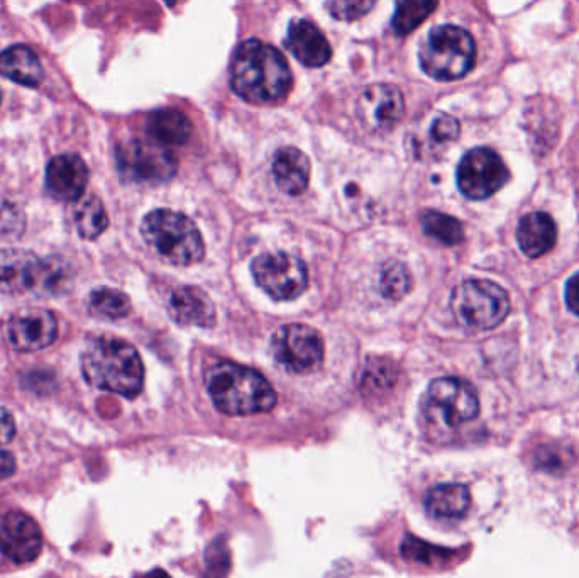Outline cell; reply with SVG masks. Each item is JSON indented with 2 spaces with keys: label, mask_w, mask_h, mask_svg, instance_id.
I'll return each instance as SVG.
<instances>
[{
  "label": "cell",
  "mask_w": 579,
  "mask_h": 578,
  "mask_svg": "<svg viewBox=\"0 0 579 578\" xmlns=\"http://www.w3.org/2000/svg\"><path fill=\"white\" fill-rule=\"evenodd\" d=\"M410 280L412 278H410L407 268L403 267L402 263H388L383 268V272H381V294L385 295L386 299L398 301L409 292L410 285H412Z\"/></svg>",
  "instance_id": "29"
},
{
  "label": "cell",
  "mask_w": 579,
  "mask_h": 578,
  "mask_svg": "<svg viewBox=\"0 0 579 578\" xmlns=\"http://www.w3.org/2000/svg\"><path fill=\"white\" fill-rule=\"evenodd\" d=\"M439 6V0H398L392 26L400 36L410 34L424 23Z\"/></svg>",
  "instance_id": "25"
},
{
  "label": "cell",
  "mask_w": 579,
  "mask_h": 578,
  "mask_svg": "<svg viewBox=\"0 0 579 578\" xmlns=\"http://www.w3.org/2000/svg\"><path fill=\"white\" fill-rule=\"evenodd\" d=\"M141 234L156 255L173 265L188 267L204 258L205 245L199 228L180 212L168 209L149 212L141 224Z\"/></svg>",
  "instance_id": "4"
},
{
  "label": "cell",
  "mask_w": 579,
  "mask_h": 578,
  "mask_svg": "<svg viewBox=\"0 0 579 578\" xmlns=\"http://www.w3.org/2000/svg\"><path fill=\"white\" fill-rule=\"evenodd\" d=\"M72 278V272L67 263L61 262L58 258L41 260L38 284H36L34 294L43 295V297L60 295L68 289V285L72 284Z\"/></svg>",
  "instance_id": "26"
},
{
  "label": "cell",
  "mask_w": 579,
  "mask_h": 578,
  "mask_svg": "<svg viewBox=\"0 0 579 578\" xmlns=\"http://www.w3.org/2000/svg\"><path fill=\"white\" fill-rule=\"evenodd\" d=\"M146 131L151 139L161 145L180 146L185 145L192 136V123L183 112L166 109L149 116Z\"/></svg>",
  "instance_id": "23"
},
{
  "label": "cell",
  "mask_w": 579,
  "mask_h": 578,
  "mask_svg": "<svg viewBox=\"0 0 579 578\" xmlns=\"http://www.w3.org/2000/svg\"><path fill=\"white\" fill-rule=\"evenodd\" d=\"M427 416L456 428L480 414V399L475 387L456 377L436 378L425 395Z\"/></svg>",
  "instance_id": "8"
},
{
  "label": "cell",
  "mask_w": 579,
  "mask_h": 578,
  "mask_svg": "<svg viewBox=\"0 0 579 578\" xmlns=\"http://www.w3.org/2000/svg\"><path fill=\"white\" fill-rule=\"evenodd\" d=\"M288 51L305 67H324L331 60L332 50L326 36L305 19H295L288 28Z\"/></svg>",
  "instance_id": "17"
},
{
  "label": "cell",
  "mask_w": 579,
  "mask_h": 578,
  "mask_svg": "<svg viewBox=\"0 0 579 578\" xmlns=\"http://www.w3.org/2000/svg\"><path fill=\"white\" fill-rule=\"evenodd\" d=\"M0 75L24 87H38L45 78V70L33 50L16 45L0 53Z\"/></svg>",
  "instance_id": "21"
},
{
  "label": "cell",
  "mask_w": 579,
  "mask_h": 578,
  "mask_svg": "<svg viewBox=\"0 0 579 578\" xmlns=\"http://www.w3.org/2000/svg\"><path fill=\"white\" fill-rule=\"evenodd\" d=\"M419 60L422 70L434 80H459L475 67V39L466 29L458 26H439L424 39Z\"/></svg>",
  "instance_id": "5"
},
{
  "label": "cell",
  "mask_w": 579,
  "mask_h": 578,
  "mask_svg": "<svg viewBox=\"0 0 579 578\" xmlns=\"http://www.w3.org/2000/svg\"><path fill=\"white\" fill-rule=\"evenodd\" d=\"M82 372L92 387L133 399L143 390L144 365L138 350L119 338L102 336L82 353Z\"/></svg>",
  "instance_id": "2"
},
{
  "label": "cell",
  "mask_w": 579,
  "mask_h": 578,
  "mask_svg": "<svg viewBox=\"0 0 579 578\" xmlns=\"http://www.w3.org/2000/svg\"><path fill=\"white\" fill-rule=\"evenodd\" d=\"M566 304L571 312L579 316V273L569 278L568 285H566Z\"/></svg>",
  "instance_id": "33"
},
{
  "label": "cell",
  "mask_w": 579,
  "mask_h": 578,
  "mask_svg": "<svg viewBox=\"0 0 579 578\" xmlns=\"http://www.w3.org/2000/svg\"><path fill=\"white\" fill-rule=\"evenodd\" d=\"M424 233L446 246L459 245L464 238L463 224L453 216L442 212L429 211L422 216Z\"/></svg>",
  "instance_id": "27"
},
{
  "label": "cell",
  "mask_w": 579,
  "mask_h": 578,
  "mask_svg": "<svg viewBox=\"0 0 579 578\" xmlns=\"http://www.w3.org/2000/svg\"><path fill=\"white\" fill-rule=\"evenodd\" d=\"M58 336V321L46 309L31 307L17 312L7 326V341L17 351L45 350Z\"/></svg>",
  "instance_id": "13"
},
{
  "label": "cell",
  "mask_w": 579,
  "mask_h": 578,
  "mask_svg": "<svg viewBox=\"0 0 579 578\" xmlns=\"http://www.w3.org/2000/svg\"><path fill=\"white\" fill-rule=\"evenodd\" d=\"M90 307L99 316L121 319L131 312V301L121 290L100 287L90 294Z\"/></svg>",
  "instance_id": "28"
},
{
  "label": "cell",
  "mask_w": 579,
  "mask_h": 578,
  "mask_svg": "<svg viewBox=\"0 0 579 578\" xmlns=\"http://www.w3.org/2000/svg\"><path fill=\"white\" fill-rule=\"evenodd\" d=\"M292 72L285 56L273 46L249 39L239 46L231 67L232 90L249 104L283 101L292 90Z\"/></svg>",
  "instance_id": "1"
},
{
  "label": "cell",
  "mask_w": 579,
  "mask_h": 578,
  "mask_svg": "<svg viewBox=\"0 0 579 578\" xmlns=\"http://www.w3.org/2000/svg\"><path fill=\"white\" fill-rule=\"evenodd\" d=\"M16 472V458L6 450H0V482L11 478Z\"/></svg>",
  "instance_id": "34"
},
{
  "label": "cell",
  "mask_w": 579,
  "mask_h": 578,
  "mask_svg": "<svg viewBox=\"0 0 579 578\" xmlns=\"http://www.w3.org/2000/svg\"><path fill=\"white\" fill-rule=\"evenodd\" d=\"M0 104H2V92H0Z\"/></svg>",
  "instance_id": "35"
},
{
  "label": "cell",
  "mask_w": 579,
  "mask_h": 578,
  "mask_svg": "<svg viewBox=\"0 0 579 578\" xmlns=\"http://www.w3.org/2000/svg\"><path fill=\"white\" fill-rule=\"evenodd\" d=\"M43 550V534L33 517L11 511L0 517V553L14 563H31Z\"/></svg>",
  "instance_id": "12"
},
{
  "label": "cell",
  "mask_w": 579,
  "mask_h": 578,
  "mask_svg": "<svg viewBox=\"0 0 579 578\" xmlns=\"http://www.w3.org/2000/svg\"><path fill=\"white\" fill-rule=\"evenodd\" d=\"M16 436V421L6 407L0 406V445H6Z\"/></svg>",
  "instance_id": "32"
},
{
  "label": "cell",
  "mask_w": 579,
  "mask_h": 578,
  "mask_svg": "<svg viewBox=\"0 0 579 578\" xmlns=\"http://www.w3.org/2000/svg\"><path fill=\"white\" fill-rule=\"evenodd\" d=\"M458 187L471 201H483L497 194L510 180V172L500 155L490 148L468 151L459 162Z\"/></svg>",
  "instance_id": "11"
},
{
  "label": "cell",
  "mask_w": 579,
  "mask_h": 578,
  "mask_svg": "<svg viewBox=\"0 0 579 578\" xmlns=\"http://www.w3.org/2000/svg\"><path fill=\"white\" fill-rule=\"evenodd\" d=\"M471 495L466 485H437L427 494L425 509L436 519H459L468 512Z\"/></svg>",
  "instance_id": "22"
},
{
  "label": "cell",
  "mask_w": 579,
  "mask_h": 578,
  "mask_svg": "<svg viewBox=\"0 0 579 578\" xmlns=\"http://www.w3.org/2000/svg\"><path fill=\"white\" fill-rule=\"evenodd\" d=\"M557 226L546 212H532L522 217L517 228L520 250L529 258L546 255L556 245Z\"/></svg>",
  "instance_id": "20"
},
{
  "label": "cell",
  "mask_w": 579,
  "mask_h": 578,
  "mask_svg": "<svg viewBox=\"0 0 579 578\" xmlns=\"http://www.w3.org/2000/svg\"><path fill=\"white\" fill-rule=\"evenodd\" d=\"M271 353L287 372H314L324 360V341L307 324H287L273 334Z\"/></svg>",
  "instance_id": "10"
},
{
  "label": "cell",
  "mask_w": 579,
  "mask_h": 578,
  "mask_svg": "<svg viewBox=\"0 0 579 578\" xmlns=\"http://www.w3.org/2000/svg\"><path fill=\"white\" fill-rule=\"evenodd\" d=\"M73 223L77 233L89 241L99 238L100 234L104 233L109 226V217L97 195H87L83 199L80 197V201L73 209Z\"/></svg>",
  "instance_id": "24"
},
{
  "label": "cell",
  "mask_w": 579,
  "mask_h": 578,
  "mask_svg": "<svg viewBox=\"0 0 579 578\" xmlns=\"http://www.w3.org/2000/svg\"><path fill=\"white\" fill-rule=\"evenodd\" d=\"M376 0H329V12L339 21H356L375 7Z\"/></svg>",
  "instance_id": "30"
},
{
  "label": "cell",
  "mask_w": 579,
  "mask_h": 578,
  "mask_svg": "<svg viewBox=\"0 0 579 578\" xmlns=\"http://www.w3.org/2000/svg\"><path fill=\"white\" fill-rule=\"evenodd\" d=\"M251 272L256 284L276 301H293L309 285L305 263L288 253H266L254 258Z\"/></svg>",
  "instance_id": "9"
},
{
  "label": "cell",
  "mask_w": 579,
  "mask_h": 578,
  "mask_svg": "<svg viewBox=\"0 0 579 578\" xmlns=\"http://www.w3.org/2000/svg\"><path fill=\"white\" fill-rule=\"evenodd\" d=\"M358 112L364 126L373 133L390 131L405 114L402 92L393 85H373L359 97Z\"/></svg>",
  "instance_id": "14"
},
{
  "label": "cell",
  "mask_w": 579,
  "mask_h": 578,
  "mask_svg": "<svg viewBox=\"0 0 579 578\" xmlns=\"http://www.w3.org/2000/svg\"><path fill=\"white\" fill-rule=\"evenodd\" d=\"M210 399L227 416H253L276 406L270 382L253 368L222 362L207 375Z\"/></svg>",
  "instance_id": "3"
},
{
  "label": "cell",
  "mask_w": 579,
  "mask_h": 578,
  "mask_svg": "<svg viewBox=\"0 0 579 578\" xmlns=\"http://www.w3.org/2000/svg\"><path fill=\"white\" fill-rule=\"evenodd\" d=\"M89 184V168L78 155L55 156L46 167V190L56 201H78Z\"/></svg>",
  "instance_id": "15"
},
{
  "label": "cell",
  "mask_w": 579,
  "mask_h": 578,
  "mask_svg": "<svg viewBox=\"0 0 579 578\" xmlns=\"http://www.w3.org/2000/svg\"><path fill=\"white\" fill-rule=\"evenodd\" d=\"M451 309L459 324L475 331L497 328L510 312V299L490 280H466L453 290Z\"/></svg>",
  "instance_id": "6"
},
{
  "label": "cell",
  "mask_w": 579,
  "mask_h": 578,
  "mask_svg": "<svg viewBox=\"0 0 579 578\" xmlns=\"http://www.w3.org/2000/svg\"><path fill=\"white\" fill-rule=\"evenodd\" d=\"M170 314L178 324L209 328L216 323V307L209 295L197 287L175 290L170 299Z\"/></svg>",
  "instance_id": "18"
},
{
  "label": "cell",
  "mask_w": 579,
  "mask_h": 578,
  "mask_svg": "<svg viewBox=\"0 0 579 578\" xmlns=\"http://www.w3.org/2000/svg\"><path fill=\"white\" fill-rule=\"evenodd\" d=\"M273 177L278 189L285 194H304L310 180L309 158L304 151L285 146L273 156Z\"/></svg>",
  "instance_id": "19"
},
{
  "label": "cell",
  "mask_w": 579,
  "mask_h": 578,
  "mask_svg": "<svg viewBox=\"0 0 579 578\" xmlns=\"http://www.w3.org/2000/svg\"><path fill=\"white\" fill-rule=\"evenodd\" d=\"M117 165L122 178L136 184H163L177 173V158L155 139L127 141L117 150Z\"/></svg>",
  "instance_id": "7"
},
{
  "label": "cell",
  "mask_w": 579,
  "mask_h": 578,
  "mask_svg": "<svg viewBox=\"0 0 579 578\" xmlns=\"http://www.w3.org/2000/svg\"><path fill=\"white\" fill-rule=\"evenodd\" d=\"M459 131H461V126H459L458 119H454L449 114H441L432 123L431 136L437 143H449L458 138Z\"/></svg>",
  "instance_id": "31"
},
{
  "label": "cell",
  "mask_w": 579,
  "mask_h": 578,
  "mask_svg": "<svg viewBox=\"0 0 579 578\" xmlns=\"http://www.w3.org/2000/svg\"><path fill=\"white\" fill-rule=\"evenodd\" d=\"M41 260L31 251L0 250V294L34 292Z\"/></svg>",
  "instance_id": "16"
}]
</instances>
